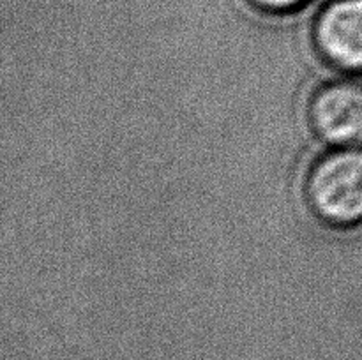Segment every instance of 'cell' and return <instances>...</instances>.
I'll return each instance as SVG.
<instances>
[{
    "instance_id": "6da1fadb",
    "label": "cell",
    "mask_w": 362,
    "mask_h": 360,
    "mask_svg": "<svg viewBox=\"0 0 362 360\" xmlns=\"http://www.w3.org/2000/svg\"><path fill=\"white\" fill-rule=\"evenodd\" d=\"M303 201L331 229L362 226V147H327L308 164Z\"/></svg>"
},
{
    "instance_id": "7a4b0ae2",
    "label": "cell",
    "mask_w": 362,
    "mask_h": 360,
    "mask_svg": "<svg viewBox=\"0 0 362 360\" xmlns=\"http://www.w3.org/2000/svg\"><path fill=\"white\" fill-rule=\"evenodd\" d=\"M357 78L343 74L322 81L308 97L306 122L325 147H362V81Z\"/></svg>"
},
{
    "instance_id": "3957f363",
    "label": "cell",
    "mask_w": 362,
    "mask_h": 360,
    "mask_svg": "<svg viewBox=\"0 0 362 360\" xmlns=\"http://www.w3.org/2000/svg\"><path fill=\"white\" fill-rule=\"evenodd\" d=\"M315 53L349 76H362V0H329L311 27Z\"/></svg>"
},
{
    "instance_id": "277c9868",
    "label": "cell",
    "mask_w": 362,
    "mask_h": 360,
    "mask_svg": "<svg viewBox=\"0 0 362 360\" xmlns=\"http://www.w3.org/2000/svg\"><path fill=\"white\" fill-rule=\"evenodd\" d=\"M253 9L271 16H288L306 7L311 0H246Z\"/></svg>"
}]
</instances>
